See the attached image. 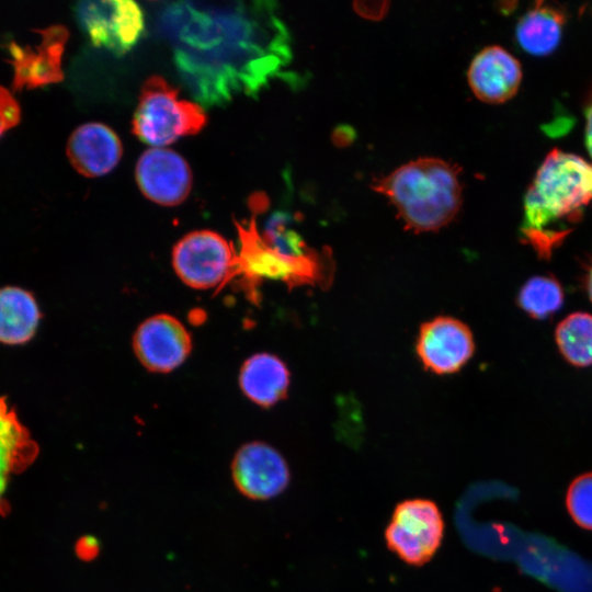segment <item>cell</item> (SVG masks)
I'll return each mask as SVG.
<instances>
[{"instance_id": "603a6c76", "label": "cell", "mask_w": 592, "mask_h": 592, "mask_svg": "<svg viewBox=\"0 0 592 592\" xmlns=\"http://www.w3.org/2000/svg\"><path fill=\"white\" fill-rule=\"evenodd\" d=\"M20 107L12 94L0 86V136L19 123Z\"/></svg>"}, {"instance_id": "8992f818", "label": "cell", "mask_w": 592, "mask_h": 592, "mask_svg": "<svg viewBox=\"0 0 592 592\" xmlns=\"http://www.w3.org/2000/svg\"><path fill=\"white\" fill-rule=\"evenodd\" d=\"M445 522L439 505L423 498L399 502L385 530L388 549L407 565L429 562L442 545Z\"/></svg>"}, {"instance_id": "7c38bea8", "label": "cell", "mask_w": 592, "mask_h": 592, "mask_svg": "<svg viewBox=\"0 0 592 592\" xmlns=\"http://www.w3.org/2000/svg\"><path fill=\"white\" fill-rule=\"evenodd\" d=\"M136 181L148 200L163 206H174L190 194L192 172L189 163L175 151L151 148L137 161Z\"/></svg>"}, {"instance_id": "5b68a950", "label": "cell", "mask_w": 592, "mask_h": 592, "mask_svg": "<svg viewBox=\"0 0 592 592\" xmlns=\"http://www.w3.org/2000/svg\"><path fill=\"white\" fill-rule=\"evenodd\" d=\"M206 121L201 105L179 99L177 88L164 78L152 76L143 84L132 126L139 140L161 148L198 133Z\"/></svg>"}, {"instance_id": "ffe728a7", "label": "cell", "mask_w": 592, "mask_h": 592, "mask_svg": "<svg viewBox=\"0 0 592 592\" xmlns=\"http://www.w3.org/2000/svg\"><path fill=\"white\" fill-rule=\"evenodd\" d=\"M555 340L563 358L573 366L592 365V315L573 312L562 319L555 331Z\"/></svg>"}, {"instance_id": "44dd1931", "label": "cell", "mask_w": 592, "mask_h": 592, "mask_svg": "<svg viewBox=\"0 0 592 592\" xmlns=\"http://www.w3.org/2000/svg\"><path fill=\"white\" fill-rule=\"evenodd\" d=\"M565 300L561 284L550 275H536L520 288L516 301L530 317L545 319L557 312Z\"/></svg>"}, {"instance_id": "52a82bcc", "label": "cell", "mask_w": 592, "mask_h": 592, "mask_svg": "<svg viewBox=\"0 0 592 592\" xmlns=\"http://www.w3.org/2000/svg\"><path fill=\"white\" fill-rule=\"evenodd\" d=\"M172 265L180 280L195 289L221 288L238 275V254L219 234L196 230L172 250Z\"/></svg>"}, {"instance_id": "e0dca14e", "label": "cell", "mask_w": 592, "mask_h": 592, "mask_svg": "<svg viewBox=\"0 0 592 592\" xmlns=\"http://www.w3.org/2000/svg\"><path fill=\"white\" fill-rule=\"evenodd\" d=\"M37 455V443L5 397H0V499H4L10 477L24 471Z\"/></svg>"}, {"instance_id": "5bb4252c", "label": "cell", "mask_w": 592, "mask_h": 592, "mask_svg": "<svg viewBox=\"0 0 592 592\" xmlns=\"http://www.w3.org/2000/svg\"><path fill=\"white\" fill-rule=\"evenodd\" d=\"M42 41L35 48L10 46L14 69V88H37L62 79L61 56L68 37L64 26L41 31Z\"/></svg>"}, {"instance_id": "484cf974", "label": "cell", "mask_w": 592, "mask_h": 592, "mask_svg": "<svg viewBox=\"0 0 592 592\" xmlns=\"http://www.w3.org/2000/svg\"><path fill=\"white\" fill-rule=\"evenodd\" d=\"M585 146L592 158V103L585 110Z\"/></svg>"}, {"instance_id": "7a4b0ae2", "label": "cell", "mask_w": 592, "mask_h": 592, "mask_svg": "<svg viewBox=\"0 0 592 592\" xmlns=\"http://www.w3.org/2000/svg\"><path fill=\"white\" fill-rule=\"evenodd\" d=\"M592 202V163L578 155L551 150L538 168L524 197L523 241L542 259L582 219Z\"/></svg>"}, {"instance_id": "8fae6325", "label": "cell", "mask_w": 592, "mask_h": 592, "mask_svg": "<svg viewBox=\"0 0 592 592\" xmlns=\"http://www.w3.org/2000/svg\"><path fill=\"white\" fill-rule=\"evenodd\" d=\"M133 345L137 358L147 369L168 373L186 360L192 350V339L175 317L160 314L140 323Z\"/></svg>"}, {"instance_id": "4fadbf2b", "label": "cell", "mask_w": 592, "mask_h": 592, "mask_svg": "<svg viewBox=\"0 0 592 592\" xmlns=\"http://www.w3.org/2000/svg\"><path fill=\"white\" fill-rule=\"evenodd\" d=\"M467 79L478 100L499 104L516 94L522 81V68L520 61L506 49L492 45L473 58Z\"/></svg>"}, {"instance_id": "cb8c5ba5", "label": "cell", "mask_w": 592, "mask_h": 592, "mask_svg": "<svg viewBox=\"0 0 592 592\" xmlns=\"http://www.w3.org/2000/svg\"><path fill=\"white\" fill-rule=\"evenodd\" d=\"M75 553L79 559L91 561L100 553V543L94 536H81L75 545Z\"/></svg>"}, {"instance_id": "3957f363", "label": "cell", "mask_w": 592, "mask_h": 592, "mask_svg": "<svg viewBox=\"0 0 592 592\" xmlns=\"http://www.w3.org/2000/svg\"><path fill=\"white\" fill-rule=\"evenodd\" d=\"M373 189L386 196L409 229L435 231L458 214L463 189L458 169L434 157L401 164L374 181Z\"/></svg>"}, {"instance_id": "9c48e42d", "label": "cell", "mask_w": 592, "mask_h": 592, "mask_svg": "<svg viewBox=\"0 0 592 592\" xmlns=\"http://www.w3.org/2000/svg\"><path fill=\"white\" fill-rule=\"evenodd\" d=\"M236 488L251 500H269L289 485L291 471L283 455L264 442L242 445L231 463Z\"/></svg>"}, {"instance_id": "9a60e30c", "label": "cell", "mask_w": 592, "mask_h": 592, "mask_svg": "<svg viewBox=\"0 0 592 592\" xmlns=\"http://www.w3.org/2000/svg\"><path fill=\"white\" fill-rule=\"evenodd\" d=\"M72 167L89 178L111 172L119 162L123 147L119 138L102 123H87L73 130L67 143Z\"/></svg>"}, {"instance_id": "2e32d148", "label": "cell", "mask_w": 592, "mask_h": 592, "mask_svg": "<svg viewBox=\"0 0 592 592\" xmlns=\"http://www.w3.org/2000/svg\"><path fill=\"white\" fill-rule=\"evenodd\" d=\"M289 376L281 358L270 353H258L242 364L239 384L252 402L269 408L286 397Z\"/></svg>"}, {"instance_id": "7402d4cb", "label": "cell", "mask_w": 592, "mask_h": 592, "mask_svg": "<svg viewBox=\"0 0 592 592\" xmlns=\"http://www.w3.org/2000/svg\"><path fill=\"white\" fill-rule=\"evenodd\" d=\"M566 504L572 520L592 531V473L577 477L568 488Z\"/></svg>"}, {"instance_id": "83f0119b", "label": "cell", "mask_w": 592, "mask_h": 592, "mask_svg": "<svg viewBox=\"0 0 592 592\" xmlns=\"http://www.w3.org/2000/svg\"><path fill=\"white\" fill-rule=\"evenodd\" d=\"M10 510L8 501L0 499V515H5Z\"/></svg>"}, {"instance_id": "30bf717a", "label": "cell", "mask_w": 592, "mask_h": 592, "mask_svg": "<svg viewBox=\"0 0 592 592\" xmlns=\"http://www.w3.org/2000/svg\"><path fill=\"white\" fill-rule=\"evenodd\" d=\"M475 340L470 329L452 317H436L420 328L417 354L429 371L452 374L459 371L473 356Z\"/></svg>"}, {"instance_id": "4316f807", "label": "cell", "mask_w": 592, "mask_h": 592, "mask_svg": "<svg viewBox=\"0 0 592 592\" xmlns=\"http://www.w3.org/2000/svg\"><path fill=\"white\" fill-rule=\"evenodd\" d=\"M583 287L585 289L588 297L590 298L592 303V257L589 259V261L587 262L584 266Z\"/></svg>"}, {"instance_id": "ac0fdd59", "label": "cell", "mask_w": 592, "mask_h": 592, "mask_svg": "<svg viewBox=\"0 0 592 592\" xmlns=\"http://www.w3.org/2000/svg\"><path fill=\"white\" fill-rule=\"evenodd\" d=\"M41 311L34 296L20 287L0 288V342L24 344L35 334Z\"/></svg>"}, {"instance_id": "d4e9b609", "label": "cell", "mask_w": 592, "mask_h": 592, "mask_svg": "<svg viewBox=\"0 0 592 592\" xmlns=\"http://www.w3.org/2000/svg\"><path fill=\"white\" fill-rule=\"evenodd\" d=\"M388 5V2H374L372 9L365 2H354L356 12L366 19H380L387 12Z\"/></svg>"}, {"instance_id": "d6986e66", "label": "cell", "mask_w": 592, "mask_h": 592, "mask_svg": "<svg viewBox=\"0 0 592 592\" xmlns=\"http://www.w3.org/2000/svg\"><path fill=\"white\" fill-rule=\"evenodd\" d=\"M563 23L565 15L559 10L537 2L516 24L517 43L528 54L548 55L560 43Z\"/></svg>"}, {"instance_id": "ba28073f", "label": "cell", "mask_w": 592, "mask_h": 592, "mask_svg": "<svg viewBox=\"0 0 592 592\" xmlns=\"http://www.w3.org/2000/svg\"><path fill=\"white\" fill-rule=\"evenodd\" d=\"M76 15L92 44L116 56L130 50L145 30L144 13L130 0L82 1Z\"/></svg>"}, {"instance_id": "277c9868", "label": "cell", "mask_w": 592, "mask_h": 592, "mask_svg": "<svg viewBox=\"0 0 592 592\" xmlns=\"http://www.w3.org/2000/svg\"><path fill=\"white\" fill-rule=\"evenodd\" d=\"M240 250L238 254V275L250 282L263 278L282 281L289 287L318 285L326 287L332 277L328 261L311 250L291 251L277 246L263 236L257 228L255 216L250 221H235Z\"/></svg>"}, {"instance_id": "6da1fadb", "label": "cell", "mask_w": 592, "mask_h": 592, "mask_svg": "<svg viewBox=\"0 0 592 592\" xmlns=\"http://www.w3.org/2000/svg\"><path fill=\"white\" fill-rule=\"evenodd\" d=\"M271 5L175 2L164 8L161 26L196 100L212 106L238 93L254 95L289 64V36Z\"/></svg>"}]
</instances>
